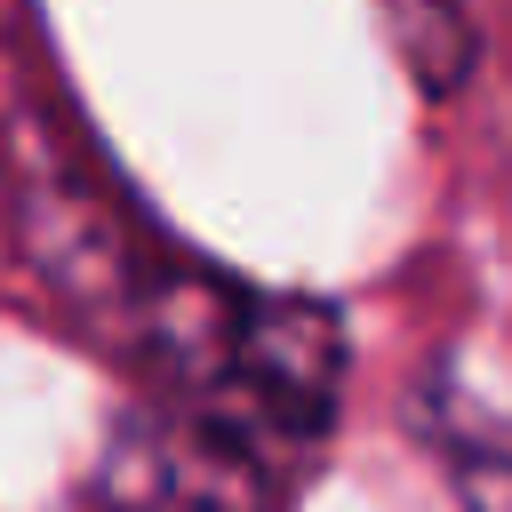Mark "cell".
I'll return each instance as SVG.
<instances>
[{
  "label": "cell",
  "mask_w": 512,
  "mask_h": 512,
  "mask_svg": "<svg viewBox=\"0 0 512 512\" xmlns=\"http://www.w3.org/2000/svg\"><path fill=\"white\" fill-rule=\"evenodd\" d=\"M264 504H272V464L256 448H240L232 432L184 408H160V416H128L56 512H264Z\"/></svg>",
  "instance_id": "1"
}]
</instances>
